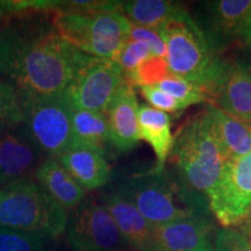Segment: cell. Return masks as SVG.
I'll return each instance as SVG.
<instances>
[{
  "label": "cell",
  "instance_id": "1",
  "mask_svg": "<svg viewBox=\"0 0 251 251\" xmlns=\"http://www.w3.org/2000/svg\"><path fill=\"white\" fill-rule=\"evenodd\" d=\"M40 14L13 19L0 31V72L23 103L61 97L90 57L63 39L51 23L36 18Z\"/></svg>",
  "mask_w": 251,
  "mask_h": 251
},
{
  "label": "cell",
  "instance_id": "2",
  "mask_svg": "<svg viewBox=\"0 0 251 251\" xmlns=\"http://www.w3.org/2000/svg\"><path fill=\"white\" fill-rule=\"evenodd\" d=\"M169 157L183 186L207 201V194L228 161L215 135L208 109L193 115L181 126Z\"/></svg>",
  "mask_w": 251,
  "mask_h": 251
},
{
  "label": "cell",
  "instance_id": "3",
  "mask_svg": "<svg viewBox=\"0 0 251 251\" xmlns=\"http://www.w3.org/2000/svg\"><path fill=\"white\" fill-rule=\"evenodd\" d=\"M172 75L199 86L209 98L226 67L214 46L193 18L185 11L159 28Z\"/></svg>",
  "mask_w": 251,
  "mask_h": 251
},
{
  "label": "cell",
  "instance_id": "4",
  "mask_svg": "<svg viewBox=\"0 0 251 251\" xmlns=\"http://www.w3.org/2000/svg\"><path fill=\"white\" fill-rule=\"evenodd\" d=\"M118 191L153 227L190 216L205 215L208 208L206 200L188 192L178 177L166 168L163 170L152 168L149 172L135 175Z\"/></svg>",
  "mask_w": 251,
  "mask_h": 251
},
{
  "label": "cell",
  "instance_id": "5",
  "mask_svg": "<svg viewBox=\"0 0 251 251\" xmlns=\"http://www.w3.org/2000/svg\"><path fill=\"white\" fill-rule=\"evenodd\" d=\"M68 222L67 209L31 178L0 187V226L55 238L67 231Z\"/></svg>",
  "mask_w": 251,
  "mask_h": 251
},
{
  "label": "cell",
  "instance_id": "6",
  "mask_svg": "<svg viewBox=\"0 0 251 251\" xmlns=\"http://www.w3.org/2000/svg\"><path fill=\"white\" fill-rule=\"evenodd\" d=\"M55 30L78 50L97 58L113 59L128 42L131 24L121 9L81 14L54 12Z\"/></svg>",
  "mask_w": 251,
  "mask_h": 251
},
{
  "label": "cell",
  "instance_id": "7",
  "mask_svg": "<svg viewBox=\"0 0 251 251\" xmlns=\"http://www.w3.org/2000/svg\"><path fill=\"white\" fill-rule=\"evenodd\" d=\"M23 108V135L41 155L57 159L72 146V109L62 97L25 102Z\"/></svg>",
  "mask_w": 251,
  "mask_h": 251
},
{
  "label": "cell",
  "instance_id": "8",
  "mask_svg": "<svg viewBox=\"0 0 251 251\" xmlns=\"http://www.w3.org/2000/svg\"><path fill=\"white\" fill-rule=\"evenodd\" d=\"M124 83V72L114 61L90 56L61 97L72 109L105 113Z\"/></svg>",
  "mask_w": 251,
  "mask_h": 251
},
{
  "label": "cell",
  "instance_id": "9",
  "mask_svg": "<svg viewBox=\"0 0 251 251\" xmlns=\"http://www.w3.org/2000/svg\"><path fill=\"white\" fill-rule=\"evenodd\" d=\"M207 201L222 227H240L251 211V152L227 161Z\"/></svg>",
  "mask_w": 251,
  "mask_h": 251
},
{
  "label": "cell",
  "instance_id": "10",
  "mask_svg": "<svg viewBox=\"0 0 251 251\" xmlns=\"http://www.w3.org/2000/svg\"><path fill=\"white\" fill-rule=\"evenodd\" d=\"M68 241L74 251H131L102 202L84 201L69 219Z\"/></svg>",
  "mask_w": 251,
  "mask_h": 251
},
{
  "label": "cell",
  "instance_id": "11",
  "mask_svg": "<svg viewBox=\"0 0 251 251\" xmlns=\"http://www.w3.org/2000/svg\"><path fill=\"white\" fill-rule=\"evenodd\" d=\"M213 225L206 215L171 221L153 227L150 251H200L213 246Z\"/></svg>",
  "mask_w": 251,
  "mask_h": 251
},
{
  "label": "cell",
  "instance_id": "12",
  "mask_svg": "<svg viewBox=\"0 0 251 251\" xmlns=\"http://www.w3.org/2000/svg\"><path fill=\"white\" fill-rule=\"evenodd\" d=\"M139 111L134 87L125 81L105 112L109 143L118 151H129L141 140Z\"/></svg>",
  "mask_w": 251,
  "mask_h": 251
},
{
  "label": "cell",
  "instance_id": "13",
  "mask_svg": "<svg viewBox=\"0 0 251 251\" xmlns=\"http://www.w3.org/2000/svg\"><path fill=\"white\" fill-rule=\"evenodd\" d=\"M209 103L251 126V67L226 63Z\"/></svg>",
  "mask_w": 251,
  "mask_h": 251
},
{
  "label": "cell",
  "instance_id": "14",
  "mask_svg": "<svg viewBox=\"0 0 251 251\" xmlns=\"http://www.w3.org/2000/svg\"><path fill=\"white\" fill-rule=\"evenodd\" d=\"M41 153L23 134L0 133V187L30 178L41 165Z\"/></svg>",
  "mask_w": 251,
  "mask_h": 251
},
{
  "label": "cell",
  "instance_id": "15",
  "mask_svg": "<svg viewBox=\"0 0 251 251\" xmlns=\"http://www.w3.org/2000/svg\"><path fill=\"white\" fill-rule=\"evenodd\" d=\"M57 161L84 190L103 187L111 179V166L102 150L74 143Z\"/></svg>",
  "mask_w": 251,
  "mask_h": 251
},
{
  "label": "cell",
  "instance_id": "16",
  "mask_svg": "<svg viewBox=\"0 0 251 251\" xmlns=\"http://www.w3.org/2000/svg\"><path fill=\"white\" fill-rule=\"evenodd\" d=\"M101 202L133 251H150L153 226L143 218L136 207L119 191L108 192Z\"/></svg>",
  "mask_w": 251,
  "mask_h": 251
},
{
  "label": "cell",
  "instance_id": "17",
  "mask_svg": "<svg viewBox=\"0 0 251 251\" xmlns=\"http://www.w3.org/2000/svg\"><path fill=\"white\" fill-rule=\"evenodd\" d=\"M35 179L63 208L74 209L85 199V190L77 183L57 159L46 158L35 172Z\"/></svg>",
  "mask_w": 251,
  "mask_h": 251
},
{
  "label": "cell",
  "instance_id": "18",
  "mask_svg": "<svg viewBox=\"0 0 251 251\" xmlns=\"http://www.w3.org/2000/svg\"><path fill=\"white\" fill-rule=\"evenodd\" d=\"M140 139L151 147L156 156L155 170H163L174 147L171 117L149 105H141L139 111Z\"/></svg>",
  "mask_w": 251,
  "mask_h": 251
},
{
  "label": "cell",
  "instance_id": "19",
  "mask_svg": "<svg viewBox=\"0 0 251 251\" xmlns=\"http://www.w3.org/2000/svg\"><path fill=\"white\" fill-rule=\"evenodd\" d=\"M213 128L227 159L240 158L251 152V126L231 117L216 106L207 105Z\"/></svg>",
  "mask_w": 251,
  "mask_h": 251
},
{
  "label": "cell",
  "instance_id": "20",
  "mask_svg": "<svg viewBox=\"0 0 251 251\" xmlns=\"http://www.w3.org/2000/svg\"><path fill=\"white\" fill-rule=\"evenodd\" d=\"M186 11L184 5L171 0H130L122 1L121 12L137 27L159 29Z\"/></svg>",
  "mask_w": 251,
  "mask_h": 251
},
{
  "label": "cell",
  "instance_id": "21",
  "mask_svg": "<svg viewBox=\"0 0 251 251\" xmlns=\"http://www.w3.org/2000/svg\"><path fill=\"white\" fill-rule=\"evenodd\" d=\"M206 8L213 30L219 35L237 40L251 11V0H214Z\"/></svg>",
  "mask_w": 251,
  "mask_h": 251
},
{
  "label": "cell",
  "instance_id": "22",
  "mask_svg": "<svg viewBox=\"0 0 251 251\" xmlns=\"http://www.w3.org/2000/svg\"><path fill=\"white\" fill-rule=\"evenodd\" d=\"M71 121L74 143L84 144L103 151L105 144L109 142L108 125L105 113L72 109Z\"/></svg>",
  "mask_w": 251,
  "mask_h": 251
},
{
  "label": "cell",
  "instance_id": "23",
  "mask_svg": "<svg viewBox=\"0 0 251 251\" xmlns=\"http://www.w3.org/2000/svg\"><path fill=\"white\" fill-rule=\"evenodd\" d=\"M155 86L180 101L185 108L203 102L209 103L208 96L199 86L176 75L170 74L165 79H163Z\"/></svg>",
  "mask_w": 251,
  "mask_h": 251
},
{
  "label": "cell",
  "instance_id": "24",
  "mask_svg": "<svg viewBox=\"0 0 251 251\" xmlns=\"http://www.w3.org/2000/svg\"><path fill=\"white\" fill-rule=\"evenodd\" d=\"M24 124V108L20 97L11 84L0 79V133Z\"/></svg>",
  "mask_w": 251,
  "mask_h": 251
},
{
  "label": "cell",
  "instance_id": "25",
  "mask_svg": "<svg viewBox=\"0 0 251 251\" xmlns=\"http://www.w3.org/2000/svg\"><path fill=\"white\" fill-rule=\"evenodd\" d=\"M168 62L165 57L151 55L146 61L141 63L133 74L125 78L126 83L133 87L153 86L161 83L163 79L170 75Z\"/></svg>",
  "mask_w": 251,
  "mask_h": 251
},
{
  "label": "cell",
  "instance_id": "26",
  "mask_svg": "<svg viewBox=\"0 0 251 251\" xmlns=\"http://www.w3.org/2000/svg\"><path fill=\"white\" fill-rule=\"evenodd\" d=\"M47 240L41 234L0 226V251H45Z\"/></svg>",
  "mask_w": 251,
  "mask_h": 251
},
{
  "label": "cell",
  "instance_id": "27",
  "mask_svg": "<svg viewBox=\"0 0 251 251\" xmlns=\"http://www.w3.org/2000/svg\"><path fill=\"white\" fill-rule=\"evenodd\" d=\"M151 55V50L146 43L128 40V42L119 50V52L112 61H114L120 67L121 71L124 72V77L126 78L133 74L141 63L146 61Z\"/></svg>",
  "mask_w": 251,
  "mask_h": 251
},
{
  "label": "cell",
  "instance_id": "28",
  "mask_svg": "<svg viewBox=\"0 0 251 251\" xmlns=\"http://www.w3.org/2000/svg\"><path fill=\"white\" fill-rule=\"evenodd\" d=\"M214 251H251V238L241 229L222 228L215 236Z\"/></svg>",
  "mask_w": 251,
  "mask_h": 251
},
{
  "label": "cell",
  "instance_id": "29",
  "mask_svg": "<svg viewBox=\"0 0 251 251\" xmlns=\"http://www.w3.org/2000/svg\"><path fill=\"white\" fill-rule=\"evenodd\" d=\"M141 94L144 99L149 103V106L158 109V111L165 113H174V114H179L183 112L185 106L174 97L169 96L164 91L159 90L157 86H143L140 87Z\"/></svg>",
  "mask_w": 251,
  "mask_h": 251
},
{
  "label": "cell",
  "instance_id": "30",
  "mask_svg": "<svg viewBox=\"0 0 251 251\" xmlns=\"http://www.w3.org/2000/svg\"><path fill=\"white\" fill-rule=\"evenodd\" d=\"M130 41H139V42L146 43L151 50V54L156 56L165 57L166 49L165 43L163 41L158 29H151V28L137 27L131 25V30L129 35Z\"/></svg>",
  "mask_w": 251,
  "mask_h": 251
},
{
  "label": "cell",
  "instance_id": "31",
  "mask_svg": "<svg viewBox=\"0 0 251 251\" xmlns=\"http://www.w3.org/2000/svg\"><path fill=\"white\" fill-rule=\"evenodd\" d=\"M237 41L242 43L243 46H247L249 47V48H251V11L249 15H248L242 29H241V33L237 37Z\"/></svg>",
  "mask_w": 251,
  "mask_h": 251
},
{
  "label": "cell",
  "instance_id": "32",
  "mask_svg": "<svg viewBox=\"0 0 251 251\" xmlns=\"http://www.w3.org/2000/svg\"><path fill=\"white\" fill-rule=\"evenodd\" d=\"M240 229L244 234L248 235V236L251 238V211L249 212V214L247 215V218L244 219L242 224H241Z\"/></svg>",
  "mask_w": 251,
  "mask_h": 251
},
{
  "label": "cell",
  "instance_id": "33",
  "mask_svg": "<svg viewBox=\"0 0 251 251\" xmlns=\"http://www.w3.org/2000/svg\"><path fill=\"white\" fill-rule=\"evenodd\" d=\"M200 251H214V247L211 246V247L205 248V249H202V250H200Z\"/></svg>",
  "mask_w": 251,
  "mask_h": 251
},
{
  "label": "cell",
  "instance_id": "34",
  "mask_svg": "<svg viewBox=\"0 0 251 251\" xmlns=\"http://www.w3.org/2000/svg\"><path fill=\"white\" fill-rule=\"evenodd\" d=\"M1 28H2V24H1V19H0V31H1Z\"/></svg>",
  "mask_w": 251,
  "mask_h": 251
}]
</instances>
